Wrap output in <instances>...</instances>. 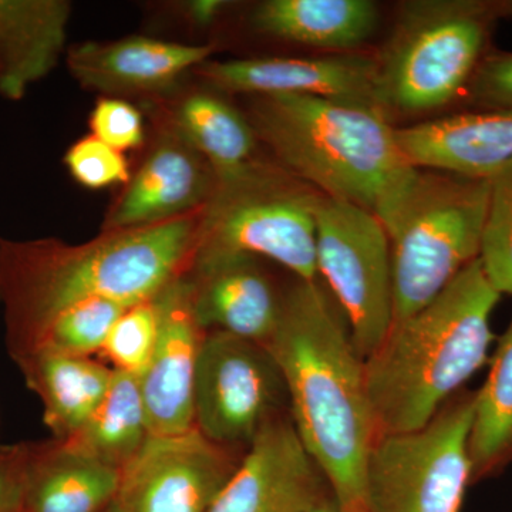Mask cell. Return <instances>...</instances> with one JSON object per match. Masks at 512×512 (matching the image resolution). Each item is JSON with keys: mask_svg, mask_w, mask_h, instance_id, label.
<instances>
[{"mask_svg": "<svg viewBox=\"0 0 512 512\" xmlns=\"http://www.w3.org/2000/svg\"><path fill=\"white\" fill-rule=\"evenodd\" d=\"M512 19L510 2L407 0L377 57L383 110L421 116L466 94L491 30Z\"/></svg>", "mask_w": 512, "mask_h": 512, "instance_id": "6", "label": "cell"}, {"mask_svg": "<svg viewBox=\"0 0 512 512\" xmlns=\"http://www.w3.org/2000/svg\"><path fill=\"white\" fill-rule=\"evenodd\" d=\"M29 443H0V512H23Z\"/></svg>", "mask_w": 512, "mask_h": 512, "instance_id": "32", "label": "cell"}, {"mask_svg": "<svg viewBox=\"0 0 512 512\" xmlns=\"http://www.w3.org/2000/svg\"><path fill=\"white\" fill-rule=\"evenodd\" d=\"M235 448L208 440L197 429L150 434L121 470L117 500L126 512H208L235 473Z\"/></svg>", "mask_w": 512, "mask_h": 512, "instance_id": "11", "label": "cell"}, {"mask_svg": "<svg viewBox=\"0 0 512 512\" xmlns=\"http://www.w3.org/2000/svg\"><path fill=\"white\" fill-rule=\"evenodd\" d=\"M326 488L291 414L282 413L249 444L208 512H306L329 497Z\"/></svg>", "mask_w": 512, "mask_h": 512, "instance_id": "12", "label": "cell"}, {"mask_svg": "<svg viewBox=\"0 0 512 512\" xmlns=\"http://www.w3.org/2000/svg\"><path fill=\"white\" fill-rule=\"evenodd\" d=\"M413 167L490 180L512 165V111H471L396 128Z\"/></svg>", "mask_w": 512, "mask_h": 512, "instance_id": "18", "label": "cell"}, {"mask_svg": "<svg viewBox=\"0 0 512 512\" xmlns=\"http://www.w3.org/2000/svg\"><path fill=\"white\" fill-rule=\"evenodd\" d=\"M480 261L491 285L512 295V165L490 180Z\"/></svg>", "mask_w": 512, "mask_h": 512, "instance_id": "27", "label": "cell"}, {"mask_svg": "<svg viewBox=\"0 0 512 512\" xmlns=\"http://www.w3.org/2000/svg\"><path fill=\"white\" fill-rule=\"evenodd\" d=\"M158 326L156 298L128 306L114 323L99 353L109 360L113 370L141 376L156 348Z\"/></svg>", "mask_w": 512, "mask_h": 512, "instance_id": "28", "label": "cell"}, {"mask_svg": "<svg viewBox=\"0 0 512 512\" xmlns=\"http://www.w3.org/2000/svg\"><path fill=\"white\" fill-rule=\"evenodd\" d=\"M501 296L478 258L424 308L393 323L363 360L379 436L421 429L464 390L490 357Z\"/></svg>", "mask_w": 512, "mask_h": 512, "instance_id": "3", "label": "cell"}, {"mask_svg": "<svg viewBox=\"0 0 512 512\" xmlns=\"http://www.w3.org/2000/svg\"><path fill=\"white\" fill-rule=\"evenodd\" d=\"M92 136L121 153L137 150L146 141V124L138 107L119 97H100L89 117Z\"/></svg>", "mask_w": 512, "mask_h": 512, "instance_id": "30", "label": "cell"}, {"mask_svg": "<svg viewBox=\"0 0 512 512\" xmlns=\"http://www.w3.org/2000/svg\"><path fill=\"white\" fill-rule=\"evenodd\" d=\"M126 308L128 306L109 299H90L70 306L46 326L23 355L43 350L92 357L103 348L111 328Z\"/></svg>", "mask_w": 512, "mask_h": 512, "instance_id": "26", "label": "cell"}, {"mask_svg": "<svg viewBox=\"0 0 512 512\" xmlns=\"http://www.w3.org/2000/svg\"><path fill=\"white\" fill-rule=\"evenodd\" d=\"M490 181L416 168L377 212L392 255L394 322L420 311L480 258Z\"/></svg>", "mask_w": 512, "mask_h": 512, "instance_id": "5", "label": "cell"}, {"mask_svg": "<svg viewBox=\"0 0 512 512\" xmlns=\"http://www.w3.org/2000/svg\"><path fill=\"white\" fill-rule=\"evenodd\" d=\"M323 194L281 164L254 160L215 175L202 208L195 259L268 258L298 281H318L316 215Z\"/></svg>", "mask_w": 512, "mask_h": 512, "instance_id": "7", "label": "cell"}, {"mask_svg": "<svg viewBox=\"0 0 512 512\" xmlns=\"http://www.w3.org/2000/svg\"><path fill=\"white\" fill-rule=\"evenodd\" d=\"M103 512H126V510H124L123 505H121L116 498Z\"/></svg>", "mask_w": 512, "mask_h": 512, "instance_id": "35", "label": "cell"}, {"mask_svg": "<svg viewBox=\"0 0 512 512\" xmlns=\"http://www.w3.org/2000/svg\"><path fill=\"white\" fill-rule=\"evenodd\" d=\"M316 268L365 360L394 318L392 255L382 222L359 205L323 195L316 215Z\"/></svg>", "mask_w": 512, "mask_h": 512, "instance_id": "9", "label": "cell"}, {"mask_svg": "<svg viewBox=\"0 0 512 512\" xmlns=\"http://www.w3.org/2000/svg\"><path fill=\"white\" fill-rule=\"evenodd\" d=\"M63 164L70 177L87 190L124 187L131 178L126 154L92 134L79 138L67 148Z\"/></svg>", "mask_w": 512, "mask_h": 512, "instance_id": "29", "label": "cell"}, {"mask_svg": "<svg viewBox=\"0 0 512 512\" xmlns=\"http://www.w3.org/2000/svg\"><path fill=\"white\" fill-rule=\"evenodd\" d=\"M306 512H342V510H340L338 501L335 500V497H333V495H329V497L325 498L322 503H319L316 507H313L311 510Z\"/></svg>", "mask_w": 512, "mask_h": 512, "instance_id": "34", "label": "cell"}, {"mask_svg": "<svg viewBox=\"0 0 512 512\" xmlns=\"http://www.w3.org/2000/svg\"><path fill=\"white\" fill-rule=\"evenodd\" d=\"M466 96L481 110L512 111V53H488L478 64Z\"/></svg>", "mask_w": 512, "mask_h": 512, "instance_id": "31", "label": "cell"}, {"mask_svg": "<svg viewBox=\"0 0 512 512\" xmlns=\"http://www.w3.org/2000/svg\"><path fill=\"white\" fill-rule=\"evenodd\" d=\"M72 3L0 0V94L19 101L67 52Z\"/></svg>", "mask_w": 512, "mask_h": 512, "instance_id": "19", "label": "cell"}, {"mask_svg": "<svg viewBox=\"0 0 512 512\" xmlns=\"http://www.w3.org/2000/svg\"><path fill=\"white\" fill-rule=\"evenodd\" d=\"M284 376L266 346L220 330L205 333L194 384V426L221 446H247L282 414Z\"/></svg>", "mask_w": 512, "mask_h": 512, "instance_id": "10", "label": "cell"}, {"mask_svg": "<svg viewBox=\"0 0 512 512\" xmlns=\"http://www.w3.org/2000/svg\"><path fill=\"white\" fill-rule=\"evenodd\" d=\"M160 326L156 348L140 376L148 429L171 436L194 429V384L205 330L194 308L190 275L170 282L156 296Z\"/></svg>", "mask_w": 512, "mask_h": 512, "instance_id": "14", "label": "cell"}, {"mask_svg": "<svg viewBox=\"0 0 512 512\" xmlns=\"http://www.w3.org/2000/svg\"><path fill=\"white\" fill-rule=\"evenodd\" d=\"M194 308L205 332L220 330L266 345L278 325L284 295L249 255L195 259L190 271Z\"/></svg>", "mask_w": 512, "mask_h": 512, "instance_id": "17", "label": "cell"}, {"mask_svg": "<svg viewBox=\"0 0 512 512\" xmlns=\"http://www.w3.org/2000/svg\"><path fill=\"white\" fill-rule=\"evenodd\" d=\"M247 117L276 163L325 197L375 215L416 171L386 111L373 104L269 94L251 97Z\"/></svg>", "mask_w": 512, "mask_h": 512, "instance_id": "4", "label": "cell"}, {"mask_svg": "<svg viewBox=\"0 0 512 512\" xmlns=\"http://www.w3.org/2000/svg\"><path fill=\"white\" fill-rule=\"evenodd\" d=\"M379 22L372 0H265L251 15L261 35L338 52L362 46Z\"/></svg>", "mask_w": 512, "mask_h": 512, "instance_id": "22", "label": "cell"}, {"mask_svg": "<svg viewBox=\"0 0 512 512\" xmlns=\"http://www.w3.org/2000/svg\"><path fill=\"white\" fill-rule=\"evenodd\" d=\"M266 349L281 369L289 414L342 512H367L366 468L377 433L365 362L318 281L284 293Z\"/></svg>", "mask_w": 512, "mask_h": 512, "instance_id": "2", "label": "cell"}, {"mask_svg": "<svg viewBox=\"0 0 512 512\" xmlns=\"http://www.w3.org/2000/svg\"><path fill=\"white\" fill-rule=\"evenodd\" d=\"M212 45H187L147 36L69 47L66 63L80 86L103 97L144 96L160 99L185 73L211 59Z\"/></svg>", "mask_w": 512, "mask_h": 512, "instance_id": "16", "label": "cell"}, {"mask_svg": "<svg viewBox=\"0 0 512 512\" xmlns=\"http://www.w3.org/2000/svg\"><path fill=\"white\" fill-rule=\"evenodd\" d=\"M227 2H220V0H200V2H192L188 6V16L194 22L200 25H210L215 22V19L221 15L222 10L227 8Z\"/></svg>", "mask_w": 512, "mask_h": 512, "instance_id": "33", "label": "cell"}, {"mask_svg": "<svg viewBox=\"0 0 512 512\" xmlns=\"http://www.w3.org/2000/svg\"><path fill=\"white\" fill-rule=\"evenodd\" d=\"M26 384L43 406L55 439L72 437L92 416L109 389L113 367L86 356L32 352L15 359Z\"/></svg>", "mask_w": 512, "mask_h": 512, "instance_id": "23", "label": "cell"}, {"mask_svg": "<svg viewBox=\"0 0 512 512\" xmlns=\"http://www.w3.org/2000/svg\"><path fill=\"white\" fill-rule=\"evenodd\" d=\"M470 456L473 484L501 473L512 461V319L477 390Z\"/></svg>", "mask_w": 512, "mask_h": 512, "instance_id": "25", "label": "cell"}, {"mask_svg": "<svg viewBox=\"0 0 512 512\" xmlns=\"http://www.w3.org/2000/svg\"><path fill=\"white\" fill-rule=\"evenodd\" d=\"M201 210L150 227L101 231L84 244L0 238V303L12 359L59 313L90 299L124 306L156 298L194 262Z\"/></svg>", "mask_w": 512, "mask_h": 512, "instance_id": "1", "label": "cell"}, {"mask_svg": "<svg viewBox=\"0 0 512 512\" xmlns=\"http://www.w3.org/2000/svg\"><path fill=\"white\" fill-rule=\"evenodd\" d=\"M158 128L194 148L215 175L231 173L254 160L258 138L247 114L215 92H194L173 101H148Z\"/></svg>", "mask_w": 512, "mask_h": 512, "instance_id": "21", "label": "cell"}, {"mask_svg": "<svg viewBox=\"0 0 512 512\" xmlns=\"http://www.w3.org/2000/svg\"><path fill=\"white\" fill-rule=\"evenodd\" d=\"M150 436L140 376L114 370L99 406L69 439L103 463L123 470Z\"/></svg>", "mask_w": 512, "mask_h": 512, "instance_id": "24", "label": "cell"}, {"mask_svg": "<svg viewBox=\"0 0 512 512\" xmlns=\"http://www.w3.org/2000/svg\"><path fill=\"white\" fill-rule=\"evenodd\" d=\"M120 468L69 441L29 443L23 512H103L119 495Z\"/></svg>", "mask_w": 512, "mask_h": 512, "instance_id": "20", "label": "cell"}, {"mask_svg": "<svg viewBox=\"0 0 512 512\" xmlns=\"http://www.w3.org/2000/svg\"><path fill=\"white\" fill-rule=\"evenodd\" d=\"M104 215L101 231L150 227L204 208L215 173L194 148L164 128Z\"/></svg>", "mask_w": 512, "mask_h": 512, "instance_id": "15", "label": "cell"}, {"mask_svg": "<svg viewBox=\"0 0 512 512\" xmlns=\"http://www.w3.org/2000/svg\"><path fill=\"white\" fill-rule=\"evenodd\" d=\"M477 390H461L419 430L383 434L366 468L367 512H460L473 484Z\"/></svg>", "mask_w": 512, "mask_h": 512, "instance_id": "8", "label": "cell"}, {"mask_svg": "<svg viewBox=\"0 0 512 512\" xmlns=\"http://www.w3.org/2000/svg\"><path fill=\"white\" fill-rule=\"evenodd\" d=\"M192 73L214 92L251 97L302 94L359 101L383 109L376 57L343 53L323 57L210 59Z\"/></svg>", "mask_w": 512, "mask_h": 512, "instance_id": "13", "label": "cell"}]
</instances>
